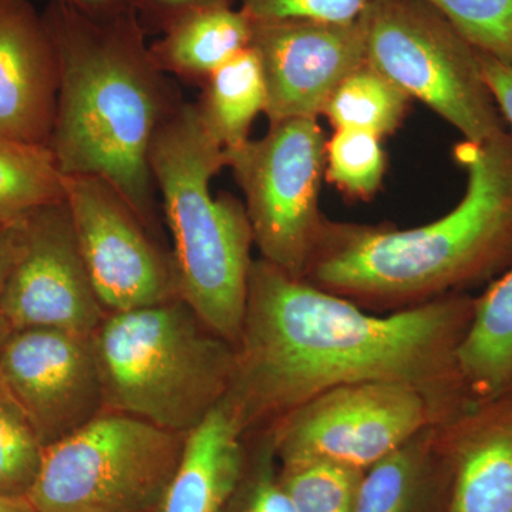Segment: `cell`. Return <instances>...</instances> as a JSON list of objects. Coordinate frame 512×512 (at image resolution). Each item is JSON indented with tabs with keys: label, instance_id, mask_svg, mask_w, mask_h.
I'll return each instance as SVG.
<instances>
[{
	"label": "cell",
	"instance_id": "cell-1",
	"mask_svg": "<svg viewBox=\"0 0 512 512\" xmlns=\"http://www.w3.org/2000/svg\"><path fill=\"white\" fill-rule=\"evenodd\" d=\"M473 308L470 296L444 295L369 315L345 296L256 259L227 399L247 430L335 387L366 382L409 384L466 414L476 403L454 355Z\"/></svg>",
	"mask_w": 512,
	"mask_h": 512
},
{
	"label": "cell",
	"instance_id": "cell-2",
	"mask_svg": "<svg viewBox=\"0 0 512 512\" xmlns=\"http://www.w3.org/2000/svg\"><path fill=\"white\" fill-rule=\"evenodd\" d=\"M59 70L49 148L63 175H96L113 185L158 234L150 148L181 103L158 69L136 10L93 16L52 0L42 13Z\"/></svg>",
	"mask_w": 512,
	"mask_h": 512
},
{
	"label": "cell",
	"instance_id": "cell-3",
	"mask_svg": "<svg viewBox=\"0 0 512 512\" xmlns=\"http://www.w3.org/2000/svg\"><path fill=\"white\" fill-rule=\"evenodd\" d=\"M467 174L457 207L421 227L325 221L303 279L373 302L448 295L512 264V136L461 144ZM429 301V299H427Z\"/></svg>",
	"mask_w": 512,
	"mask_h": 512
},
{
	"label": "cell",
	"instance_id": "cell-4",
	"mask_svg": "<svg viewBox=\"0 0 512 512\" xmlns=\"http://www.w3.org/2000/svg\"><path fill=\"white\" fill-rule=\"evenodd\" d=\"M150 168L173 239L178 298L215 335L237 346L247 309L254 245L244 204L211 180L227 167L195 103L181 101L158 128Z\"/></svg>",
	"mask_w": 512,
	"mask_h": 512
},
{
	"label": "cell",
	"instance_id": "cell-5",
	"mask_svg": "<svg viewBox=\"0 0 512 512\" xmlns=\"http://www.w3.org/2000/svg\"><path fill=\"white\" fill-rule=\"evenodd\" d=\"M104 410L187 434L227 396L235 348L173 301L107 313L90 336Z\"/></svg>",
	"mask_w": 512,
	"mask_h": 512
},
{
	"label": "cell",
	"instance_id": "cell-6",
	"mask_svg": "<svg viewBox=\"0 0 512 512\" xmlns=\"http://www.w3.org/2000/svg\"><path fill=\"white\" fill-rule=\"evenodd\" d=\"M184 441L183 433L104 410L45 447L26 498L36 512H154Z\"/></svg>",
	"mask_w": 512,
	"mask_h": 512
},
{
	"label": "cell",
	"instance_id": "cell-7",
	"mask_svg": "<svg viewBox=\"0 0 512 512\" xmlns=\"http://www.w3.org/2000/svg\"><path fill=\"white\" fill-rule=\"evenodd\" d=\"M366 62L420 100L468 143L503 136L504 120L478 52L423 0H372L365 15Z\"/></svg>",
	"mask_w": 512,
	"mask_h": 512
},
{
	"label": "cell",
	"instance_id": "cell-8",
	"mask_svg": "<svg viewBox=\"0 0 512 512\" xmlns=\"http://www.w3.org/2000/svg\"><path fill=\"white\" fill-rule=\"evenodd\" d=\"M225 156L261 258L303 279L326 221L319 207L326 138L318 119L269 124L264 137Z\"/></svg>",
	"mask_w": 512,
	"mask_h": 512
},
{
	"label": "cell",
	"instance_id": "cell-9",
	"mask_svg": "<svg viewBox=\"0 0 512 512\" xmlns=\"http://www.w3.org/2000/svg\"><path fill=\"white\" fill-rule=\"evenodd\" d=\"M463 416L409 384H346L275 420L268 439L281 467L326 461L366 471L434 421Z\"/></svg>",
	"mask_w": 512,
	"mask_h": 512
},
{
	"label": "cell",
	"instance_id": "cell-10",
	"mask_svg": "<svg viewBox=\"0 0 512 512\" xmlns=\"http://www.w3.org/2000/svg\"><path fill=\"white\" fill-rule=\"evenodd\" d=\"M64 201L97 298L106 313L178 298L173 256L110 183L63 175Z\"/></svg>",
	"mask_w": 512,
	"mask_h": 512
},
{
	"label": "cell",
	"instance_id": "cell-11",
	"mask_svg": "<svg viewBox=\"0 0 512 512\" xmlns=\"http://www.w3.org/2000/svg\"><path fill=\"white\" fill-rule=\"evenodd\" d=\"M3 311L10 329L52 328L90 336L106 311L77 244L66 201L13 222V255Z\"/></svg>",
	"mask_w": 512,
	"mask_h": 512
},
{
	"label": "cell",
	"instance_id": "cell-12",
	"mask_svg": "<svg viewBox=\"0 0 512 512\" xmlns=\"http://www.w3.org/2000/svg\"><path fill=\"white\" fill-rule=\"evenodd\" d=\"M0 383L45 447L104 412L92 342L66 330H13L0 349Z\"/></svg>",
	"mask_w": 512,
	"mask_h": 512
},
{
	"label": "cell",
	"instance_id": "cell-13",
	"mask_svg": "<svg viewBox=\"0 0 512 512\" xmlns=\"http://www.w3.org/2000/svg\"><path fill=\"white\" fill-rule=\"evenodd\" d=\"M269 124L318 119L339 84L366 62L363 20L252 22Z\"/></svg>",
	"mask_w": 512,
	"mask_h": 512
},
{
	"label": "cell",
	"instance_id": "cell-14",
	"mask_svg": "<svg viewBox=\"0 0 512 512\" xmlns=\"http://www.w3.org/2000/svg\"><path fill=\"white\" fill-rule=\"evenodd\" d=\"M59 70L52 40L29 0L0 6V140L49 147Z\"/></svg>",
	"mask_w": 512,
	"mask_h": 512
},
{
	"label": "cell",
	"instance_id": "cell-15",
	"mask_svg": "<svg viewBox=\"0 0 512 512\" xmlns=\"http://www.w3.org/2000/svg\"><path fill=\"white\" fill-rule=\"evenodd\" d=\"M443 512H512V389L448 426Z\"/></svg>",
	"mask_w": 512,
	"mask_h": 512
},
{
	"label": "cell",
	"instance_id": "cell-16",
	"mask_svg": "<svg viewBox=\"0 0 512 512\" xmlns=\"http://www.w3.org/2000/svg\"><path fill=\"white\" fill-rule=\"evenodd\" d=\"M245 431L225 396L185 434L180 463L154 512H225L247 467Z\"/></svg>",
	"mask_w": 512,
	"mask_h": 512
},
{
	"label": "cell",
	"instance_id": "cell-17",
	"mask_svg": "<svg viewBox=\"0 0 512 512\" xmlns=\"http://www.w3.org/2000/svg\"><path fill=\"white\" fill-rule=\"evenodd\" d=\"M251 37V18L227 0L173 20L150 45V52L167 76L202 84L222 64L247 49Z\"/></svg>",
	"mask_w": 512,
	"mask_h": 512
},
{
	"label": "cell",
	"instance_id": "cell-18",
	"mask_svg": "<svg viewBox=\"0 0 512 512\" xmlns=\"http://www.w3.org/2000/svg\"><path fill=\"white\" fill-rule=\"evenodd\" d=\"M454 359L474 403L491 402L512 389V264L474 299Z\"/></svg>",
	"mask_w": 512,
	"mask_h": 512
},
{
	"label": "cell",
	"instance_id": "cell-19",
	"mask_svg": "<svg viewBox=\"0 0 512 512\" xmlns=\"http://www.w3.org/2000/svg\"><path fill=\"white\" fill-rule=\"evenodd\" d=\"M195 106L225 151L248 143L252 124L266 109L264 73L255 50L247 47L211 73Z\"/></svg>",
	"mask_w": 512,
	"mask_h": 512
},
{
	"label": "cell",
	"instance_id": "cell-20",
	"mask_svg": "<svg viewBox=\"0 0 512 512\" xmlns=\"http://www.w3.org/2000/svg\"><path fill=\"white\" fill-rule=\"evenodd\" d=\"M433 431H421L404 446L367 468L353 512H417L430 476Z\"/></svg>",
	"mask_w": 512,
	"mask_h": 512
},
{
	"label": "cell",
	"instance_id": "cell-21",
	"mask_svg": "<svg viewBox=\"0 0 512 512\" xmlns=\"http://www.w3.org/2000/svg\"><path fill=\"white\" fill-rule=\"evenodd\" d=\"M410 97L367 62L339 84L323 110L335 128H355L382 138L402 123Z\"/></svg>",
	"mask_w": 512,
	"mask_h": 512
},
{
	"label": "cell",
	"instance_id": "cell-22",
	"mask_svg": "<svg viewBox=\"0 0 512 512\" xmlns=\"http://www.w3.org/2000/svg\"><path fill=\"white\" fill-rule=\"evenodd\" d=\"M64 200L63 174L49 147L0 140V222L10 224Z\"/></svg>",
	"mask_w": 512,
	"mask_h": 512
},
{
	"label": "cell",
	"instance_id": "cell-23",
	"mask_svg": "<svg viewBox=\"0 0 512 512\" xmlns=\"http://www.w3.org/2000/svg\"><path fill=\"white\" fill-rule=\"evenodd\" d=\"M43 454L45 446L32 423L0 383V495L28 497Z\"/></svg>",
	"mask_w": 512,
	"mask_h": 512
},
{
	"label": "cell",
	"instance_id": "cell-24",
	"mask_svg": "<svg viewBox=\"0 0 512 512\" xmlns=\"http://www.w3.org/2000/svg\"><path fill=\"white\" fill-rule=\"evenodd\" d=\"M365 471L313 461L281 467L279 481L296 512H353Z\"/></svg>",
	"mask_w": 512,
	"mask_h": 512
},
{
	"label": "cell",
	"instance_id": "cell-25",
	"mask_svg": "<svg viewBox=\"0 0 512 512\" xmlns=\"http://www.w3.org/2000/svg\"><path fill=\"white\" fill-rule=\"evenodd\" d=\"M386 160L380 137L365 130L336 128L326 141L325 177L355 198L372 197L382 185Z\"/></svg>",
	"mask_w": 512,
	"mask_h": 512
},
{
	"label": "cell",
	"instance_id": "cell-26",
	"mask_svg": "<svg viewBox=\"0 0 512 512\" xmlns=\"http://www.w3.org/2000/svg\"><path fill=\"white\" fill-rule=\"evenodd\" d=\"M481 55L512 66V0H423Z\"/></svg>",
	"mask_w": 512,
	"mask_h": 512
},
{
	"label": "cell",
	"instance_id": "cell-27",
	"mask_svg": "<svg viewBox=\"0 0 512 512\" xmlns=\"http://www.w3.org/2000/svg\"><path fill=\"white\" fill-rule=\"evenodd\" d=\"M225 512H296L285 493L271 441L247 461L244 476Z\"/></svg>",
	"mask_w": 512,
	"mask_h": 512
},
{
	"label": "cell",
	"instance_id": "cell-28",
	"mask_svg": "<svg viewBox=\"0 0 512 512\" xmlns=\"http://www.w3.org/2000/svg\"><path fill=\"white\" fill-rule=\"evenodd\" d=\"M252 22L316 20L352 23L363 18L372 0H238Z\"/></svg>",
	"mask_w": 512,
	"mask_h": 512
},
{
	"label": "cell",
	"instance_id": "cell-29",
	"mask_svg": "<svg viewBox=\"0 0 512 512\" xmlns=\"http://www.w3.org/2000/svg\"><path fill=\"white\" fill-rule=\"evenodd\" d=\"M220 2L227 0H130V5L136 10L146 30L147 25H150L163 32L173 20L185 13Z\"/></svg>",
	"mask_w": 512,
	"mask_h": 512
},
{
	"label": "cell",
	"instance_id": "cell-30",
	"mask_svg": "<svg viewBox=\"0 0 512 512\" xmlns=\"http://www.w3.org/2000/svg\"><path fill=\"white\" fill-rule=\"evenodd\" d=\"M478 57L485 83L493 94L503 120L510 124L512 130V66L481 53H478Z\"/></svg>",
	"mask_w": 512,
	"mask_h": 512
},
{
	"label": "cell",
	"instance_id": "cell-31",
	"mask_svg": "<svg viewBox=\"0 0 512 512\" xmlns=\"http://www.w3.org/2000/svg\"><path fill=\"white\" fill-rule=\"evenodd\" d=\"M12 255L13 222H10V224L0 222V349L12 333L5 311H3V295H5L6 279H8Z\"/></svg>",
	"mask_w": 512,
	"mask_h": 512
},
{
	"label": "cell",
	"instance_id": "cell-32",
	"mask_svg": "<svg viewBox=\"0 0 512 512\" xmlns=\"http://www.w3.org/2000/svg\"><path fill=\"white\" fill-rule=\"evenodd\" d=\"M93 16H107L131 8L130 0H67Z\"/></svg>",
	"mask_w": 512,
	"mask_h": 512
},
{
	"label": "cell",
	"instance_id": "cell-33",
	"mask_svg": "<svg viewBox=\"0 0 512 512\" xmlns=\"http://www.w3.org/2000/svg\"><path fill=\"white\" fill-rule=\"evenodd\" d=\"M0 512H36L28 498L0 495Z\"/></svg>",
	"mask_w": 512,
	"mask_h": 512
},
{
	"label": "cell",
	"instance_id": "cell-34",
	"mask_svg": "<svg viewBox=\"0 0 512 512\" xmlns=\"http://www.w3.org/2000/svg\"><path fill=\"white\" fill-rule=\"evenodd\" d=\"M5 2H8V0H0V6H2Z\"/></svg>",
	"mask_w": 512,
	"mask_h": 512
}]
</instances>
